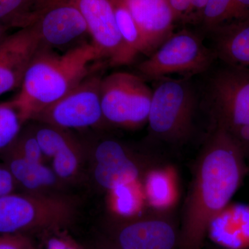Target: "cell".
Returning a JSON list of instances; mask_svg holds the SVG:
<instances>
[{"instance_id": "5b68a950", "label": "cell", "mask_w": 249, "mask_h": 249, "mask_svg": "<svg viewBox=\"0 0 249 249\" xmlns=\"http://www.w3.org/2000/svg\"><path fill=\"white\" fill-rule=\"evenodd\" d=\"M157 80L147 120L150 133L160 142L181 143L193 130L196 91L188 79L165 77Z\"/></svg>"}, {"instance_id": "3957f363", "label": "cell", "mask_w": 249, "mask_h": 249, "mask_svg": "<svg viewBox=\"0 0 249 249\" xmlns=\"http://www.w3.org/2000/svg\"><path fill=\"white\" fill-rule=\"evenodd\" d=\"M76 214V202L69 195L15 192L0 197V235L40 237L51 231L67 229Z\"/></svg>"}, {"instance_id": "30bf717a", "label": "cell", "mask_w": 249, "mask_h": 249, "mask_svg": "<svg viewBox=\"0 0 249 249\" xmlns=\"http://www.w3.org/2000/svg\"><path fill=\"white\" fill-rule=\"evenodd\" d=\"M102 78L90 73L63 97L36 114L31 121L70 130L106 123L101 101Z\"/></svg>"}, {"instance_id": "ffe728a7", "label": "cell", "mask_w": 249, "mask_h": 249, "mask_svg": "<svg viewBox=\"0 0 249 249\" xmlns=\"http://www.w3.org/2000/svg\"><path fill=\"white\" fill-rule=\"evenodd\" d=\"M9 148L26 160L45 163L46 159L41 150L33 124L23 127L18 138Z\"/></svg>"}, {"instance_id": "9c48e42d", "label": "cell", "mask_w": 249, "mask_h": 249, "mask_svg": "<svg viewBox=\"0 0 249 249\" xmlns=\"http://www.w3.org/2000/svg\"><path fill=\"white\" fill-rule=\"evenodd\" d=\"M88 155L93 181L103 191H115L137 182L151 171L152 166H157V160L142 157L111 137L96 141Z\"/></svg>"}, {"instance_id": "d6986e66", "label": "cell", "mask_w": 249, "mask_h": 249, "mask_svg": "<svg viewBox=\"0 0 249 249\" xmlns=\"http://www.w3.org/2000/svg\"><path fill=\"white\" fill-rule=\"evenodd\" d=\"M115 15L118 29L124 44L135 56L139 53H144L142 34L123 0H116Z\"/></svg>"}, {"instance_id": "8992f818", "label": "cell", "mask_w": 249, "mask_h": 249, "mask_svg": "<svg viewBox=\"0 0 249 249\" xmlns=\"http://www.w3.org/2000/svg\"><path fill=\"white\" fill-rule=\"evenodd\" d=\"M100 238L119 249H179L180 224L166 210L112 215L103 224Z\"/></svg>"}, {"instance_id": "9a60e30c", "label": "cell", "mask_w": 249, "mask_h": 249, "mask_svg": "<svg viewBox=\"0 0 249 249\" xmlns=\"http://www.w3.org/2000/svg\"><path fill=\"white\" fill-rule=\"evenodd\" d=\"M138 26L144 53H153L173 34L176 20L168 0H123Z\"/></svg>"}, {"instance_id": "8fae6325", "label": "cell", "mask_w": 249, "mask_h": 249, "mask_svg": "<svg viewBox=\"0 0 249 249\" xmlns=\"http://www.w3.org/2000/svg\"><path fill=\"white\" fill-rule=\"evenodd\" d=\"M29 25L36 27L42 45L49 47L70 45L88 34L75 0H32L25 27Z\"/></svg>"}, {"instance_id": "4316f807", "label": "cell", "mask_w": 249, "mask_h": 249, "mask_svg": "<svg viewBox=\"0 0 249 249\" xmlns=\"http://www.w3.org/2000/svg\"><path fill=\"white\" fill-rule=\"evenodd\" d=\"M168 2L176 19L192 11L193 0H168Z\"/></svg>"}, {"instance_id": "6da1fadb", "label": "cell", "mask_w": 249, "mask_h": 249, "mask_svg": "<svg viewBox=\"0 0 249 249\" xmlns=\"http://www.w3.org/2000/svg\"><path fill=\"white\" fill-rule=\"evenodd\" d=\"M245 157L230 136L213 127L193 168L180 222L179 249H201L211 224L227 208L246 173Z\"/></svg>"}, {"instance_id": "277c9868", "label": "cell", "mask_w": 249, "mask_h": 249, "mask_svg": "<svg viewBox=\"0 0 249 249\" xmlns=\"http://www.w3.org/2000/svg\"><path fill=\"white\" fill-rule=\"evenodd\" d=\"M206 88L213 127L224 129L249 158V67L225 65L214 72Z\"/></svg>"}, {"instance_id": "44dd1931", "label": "cell", "mask_w": 249, "mask_h": 249, "mask_svg": "<svg viewBox=\"0 0 249 249\" xmlns=\"http://www.w3.org/2000/svg\"><path fill=\"white\" fill-rule=\"evenodd\" d=\"M32 0H0V23L7 27H25Z\"/></svg>"}, {"instance_id": "5bb4252c", "label": "cell", "mask_w": 249, "mask_h": 249, "mask_svg": "<svg viewBox=\"0 0 249 249\" xmlns=\"http://www.w3.org/2000/svg\"><path fill=\"white\" fill-rule=\"evenodd\" d=\"M41 45L34 25L20 28L0 42V95L21 86L24 73Z\"/></svg>"}, {"instance_id": "7c38bea8", "label": "cell", "mask_w": 249, "mask_h": 249, "mask_svg": "<svg viewBox=\"0 0 249 249\" xmlns=\"http://www.w3.org/2000/svg\"><path fill=\"white\" fill-rule=\"evenodd\" d=\"M75 3L101 60H107L114 67L133 61L136 56L124 44L116 24V0H75Z\"/></svg>"}, {"instance_id": "2e32d148", "label": "cell", "mask_w": 249, "mask_h": 249, "mask_svg": "<svg viewBox=\"0 0 249 249\" xmlns=\"http://www.w3.org/2000/svg\"><path fill=\"white\" fill-rule=\"evenodd\" d=\"M0 156L2 163L12 175L19 191L48 196L68 195V186L45 163L26 160L10 148Z\"/></svg>"}, {"instance_id": "e0dca14e", "label": "cell", "mask_w": 249, "mask_h": 249, "mask_svg": "<svg viewBox=\"0 0 249 249\" xmlns=\"http://www.w3.org/2000/svg\"><path fill=\"white\" fill-rule=\"evenodd\" d=\"M216 58L231 66L249 67V18L211 31Z\"/></svg>"}, {"instance_id": "7a4b0ae2", "label": "cell", "mask_w": 249, "mask_h": 249, "mask_svg": "<svg viewBox=\"0 0 249 249\" xmlns=\"http://www.w3.org/2000/svg\"><path fill=\"white\" fill-rule=\"evenodd\" d=\"M101 60L92 43H84L60 55L41 45L24 73L20 91L14 98L24 122L70 92L95 71Z\"/></svg>"}, {"instance_id": "52a82bcc", "label": "cell", "mask_w": 249, "mask_h": 249, "mask_svg": "<svg viewBox=\"0 0 249 249\" xmlns=\"http://www.w3.org/2000/svg\"><path fill=\"white\" fill-rule=\"evenodd\" d=\"M216 58L213 49L204 45L199 36L182 30L173 34L138 65L139 72L150 79L170 75L191 76L207 71Z\"/></svg>"}, {"instance_id": "484cf974", "label": "cell", "mask_w": 249, "mask_h": 249, "mask_svg": "<svg viewBox=\"0 0 249 249\" xmlns=\"http://www.w3.org/2000/svg\"><path fill=\"white\" fill-rule=\"evenodd\" d=\"M249 18V0H231V22Z\"/></svg>"}, {"instance_id": "603a6c76", "label": "cell", "mask_w": 249, "mask_h": 249, "mask_svg": "<svg viewBox=\"0 0 249 249\" xmlns=\"http://www.w3.org/2000/svg\"><path fill=\"white\" fill-rule=\"evenodd\" d=\"M44 249H88L75 240L67 229H57L46 232L39 237Z\"/></svg>"}, {"instance_id": "f1b7e54d", "label": "cell", "mask_w": 249, "mask_h": 249, "mask_svg": "<svg viewBox=\"0 0 249 249\" xmlns=\"http://www.w3.org/2000/svg\"><path fill=\"white\" fill-rule=\"evenodd\" d=\"M207 1L208 0H193L192 11L196 10V11H201V13H202L203 9H204Z\"/></svg>"}, {"instance_id": "4dcf8cb0", "label": "cell", "mask_w": 249, "mask_h": 249, "mask_svg": "<svg viewBox=\"0 0 249 249\" xmlns=\"http://www.w3.org/2000/svg\"></svg>"}, {"instance_id": "83f0119b", "label": "cell", "mask_w": 249, "mask_h": 249, "mask_svg": "<svg viewBox=\"0 0 249 249\" xmlns=\"http://www.w3.org/2000/svg\"><path fill=\"white\" fill-rule=\"evenodd\" d=\"M87 247L88 249H119L116 248L114 246L111 245L110 244L108 243L103 239L100 238V237L96 242H93V244Z\"/></svg>"}, {"instance_id": "ba28073f", "label": "cell", "mask_w": 249, "mask_h": 249, "mask_svg": "<svg viewBox=\"0 0 249 249\" xmlns=\"http://www.w3.org/2000/svg\"><path fill=\"white\" fill-rule=\"evenodd\" d=\"M152 90L140 76L127 72L102 78L101 101L106 122L127 129L138 128L148 120Z\"/></svg>"}, {"instance_id": "4fadbf2b", "label": "cell", "mask_w": 249, "mask_h": 249, "mask_svg": "<svg viewBox=\"0 0 249 249\" xmlns=\"http://www.w3.org/2000/svg\"><path fill=\"white\" fill-rule=\"evenodd\" d=\"M46 160L60 180L71 186L83 176L88 149L70 130L35 123L33 124Z\"/></svg>"}, {"instance_id": "f546056e", "label": "cell", "mask_w": 249, "mask_h": 249, "mask_svg": "<svg viewBox=\"0 0 249 249\" xmlns=\"http://www.w3.org/2000/svg\"><path fill=\"white\" fill-rule=\"evenodd\" d=\"M7 28L6 26L0 23V42L7 36L6 35V31Z\"/></svg>"}, {"instance_id": "cb8c5ba5", "label": "cell", "mask_w": 249, "mask_h": 249, "mask_svg": "<svg viewBox=\"0 0 249 249\" xmlns=\"http://www.w3.org/2000/svg\"><path fill=\"white\" fill-rule=\"evenodd\" d=\"M0 249H37L33 238L27 236L0 235Z\"/></svg>"}, {"instance_id": "ac0fdd59", "label": "cell", "mask_w": 249, "mask_h": 249, "mask_svg": "<svg viewBox=\"0 0 249 249\" xmlns=\"http://www.w3.org/2000/svg\"><path fill=\"white\" fill-rule=\"evenodd\" d=\"M25 124L14 100L0 103V155L14 143Z\"/></svg>"}, {"instance_id": "7402d4cb", "label": "cell", "mask_w": 249, "mask_h": 249, "mask_svg": "<svg viewBox=\"0 0 249 249\" xmlns=\"http://www.w3.org/2000/svg\"><path fill=\"white\" fill-rule=\"evenodd\" d=\"M231 0H208L202 11L205 27L210 31L231 22Z\"/></svg>"}, {"instance_id": "d4e9b609", "label": "cell", "mask_w": 249, "mask_h": 249, "mask_svg": "<svg viewBox=\"0 0 249 249\" xmlns=\"http://www.w3.org/2000/svg\"><path fill=\"white\" fill-rule=\"evenodd\" d=\"M19 191L17 184L9 169L0 163V197Z\"/></svg>"}]
</instances>
